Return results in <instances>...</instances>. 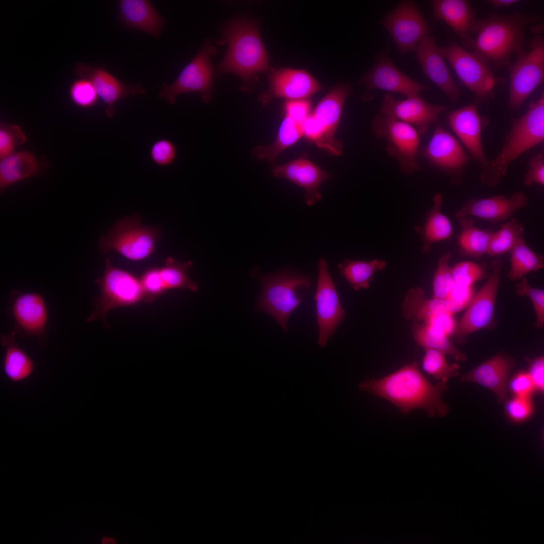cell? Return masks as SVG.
<instances>
[{
    "label": "cell",
    "instance_id": "cell-54",
    "mask_svg": "<svg viewBox=\"0 0 544 544\" xmlns=\"http://www.w3.org/2000/svg\"><path fill=\"white\" fill-rule=\"evenodd\" d=\"M528 374L535 388L543 390L544 387L543 356H540L530 361Z\"/></svg>",
    "mask_w": 544,
    "mask_h": 544
},
{
    "label": "cell",
    "instance_id": "cell-2",
    "mask_svg": "<svg viewBox=\"0 0 544 544\" xmlns=\"http://www.w3.org/2000/svg\"><path fill=\"white\" fill-rule=\"evenodd\" d=\"M222 31L228 49L217 72L237 75L241 80L240 90L251 93L258 80L257 74L270 70L258 22L249 18H237L227 23Z\"/></svg>",
    "mask_w": 544,
    "mask_h": 544
},
{
    "label": "cell",
    "instance_id": "cell-37",
    "mask_svg": "<svg viewBox=\"0 0 544 544\" xmlns=\"http://www.w3.org/2000/svg\"><path fill=\"white\" fill-rule=\"evenodd\" d=\"M509 252L511 266L508 278L511 281L520 280L528 274L544 267L543 255L533 251L526 243L523 236Z\"/></svg>",
    "mask_w": 544,
    "mask_h": 544
},
{
    "label": "cell",
    "instance_id": "cell-24",
    "mask_svg": "<svg viewBox=\"0 0 544 544\" xmlns=\"http://www.w3.org/2000/svg\"><path fill=\"white\" fill-rule=\"evenodd\" d=\"M74 72L80 78L87 79L92 83L98 97L106 105L105 113L109 118L115 115L114 106L118 100L145 92L139 84L133 86L125 84L101 67L79 62L75 67Z\"/></svg>",
    "mask_w": 544,
    "mask_h": 544
},
{
    "label": "cell",
    "instance_id": "cell-53",
    "mask_svg": "<svg viewBox=\"0 0 544 544\" xmlns=\"http://www.w3.org/2000/svg\"><path fill=\"white\" fill-rule=\"evenodd\" d=\"M511 391L516 396L528 398L535 389L528 373L521 372L515 375L510 382Z\"/></svg>",
    "mask_w": 544,
    "mask_h": 544
},
{
    "label": "cell",
    "instance_id": "cell-39",
    "mask_svg": "<svg viewBox=\"0 0 544 544\" xmlns=\"http://www.w3.org/2000/svg\"><path fill=\"white\" fill-rule=\"evenodd\" d=\"M524 231L522 225L515 219L504 223L499 230L492 233L487 254L492 257L509 252L523 236Z\"/></svg>",
    "mask_w": 544,
    "mask_h": 544
},
{
    "label": "cell",
    "instance_id": "cell-50",
    "mask_svg": "<svg viewBox=\"0 0 544 544\" xmlns=\"http://www.w3.org/2000/svg\"><path fill=\"white\" fill-rule=\"evenodd\" d=\"M529 168L525 174L523 183L525 186L533 183L544 185V157L541 154L533 157L529 162Z\"/></svg>",
    "mask_w": 544,
    "mask_h": 544
},
{
    "label": "cell",
    "instance_id": "cell-32",
    "mask_svg": "<svg viewBox=\"0 0 544 544\" xmlns=\"http://www.w3.org/2000/svg\"><path fill=\"white\" fill-rule=\"evenodd\" d=\"M443 194L436 193L433 199L432 209L427 214L426 220L422 228L416 227L423 242L422 252L429 253L432 245L437 242L448 239L453 234V229L449 219L441 212Z\"/></svg>",
    "mask_w": 544,
    "mask_h": 544
},
{
    "label": "cell",
    "instance_id": "cell-56",
    "mask_svg": "<svg viewBox=\"0 0 544 544\" xmlns=\"http://www.w3.org/2000/svg\"><path fill=\"white\" fill-rule=\"evenodd\" d=\"M101 543L103 544L116 543V539L112 537H105L104 536L101 539Z\"/></svg>",
    "mask_w": 544,
    "mask_h": 544
},
{
    "label": "cell",
    "instance_id": "cell-3",
    "mask_svg": "<svg viewBox=\"0 0 544 544\" xmlns=\"http://www.w3.org/2000/svg\"><path fill=\"white\" fill-rule=\"evenodd\" d=\"M539 19L538 15L515 12L506 15L491 13L478 20L471 52L496 69L508 66L512 55L524 50L526 26Z\"/></svg>",
    "mask_w": 544,
    "mask_h": 544
},
{
    "label": "cell",
    "instance_id": "cell-44",
    "mask_svg": "<svg viewBox=\"0 0 544 544\" xmlns=\"http://www.w3.org/2000/svg\"><path fill=\"white\" fill-rule=\"evenodd\" d=\"M515 292L518 296H526L531 301L536 316V326L544 327V291L532 287L526 278L516 285Z\"/></svg>",
    "mask_w": 544,
    "mask_h": 544
},
{
    "label": "cell",
    "instance_id": "cell-41",
    "mask_svg": "<svg viewBox=\"0 0 544 544\" xmlns=\"http://www.w3.org/2000/svg\"><path fill=\"white\" fill-rule=\"evenodd\" d=\"M451 252L443 254L439 259L433 280L432 298L446 299L455 284L449 260Z\"/></svg>",
    "mask_w": 544,
    "mask_h": 544
},
{
    "label": "cell",
    "instance_id": "cell-21",
    "mask_svg": "<svg viewBox=\"0 0 544 544\" xmlns=\"http://www.w3.org/2000/svg\"><path fill=\"white\" fill-rule=\"evenodd\" d=\"M447 120L451 129L480 165L481 172L484 171L489 162L482 140L486 122L479 113L478 104L471 103L451 111L447 115Z\"/></svg>",
    "mask_w": 544,
    "mask_h": 544
},
{
    "label": "cell",
    "instance_id": "cell-20",
    "mask_svg": "<svg viewBox=\"0 0 544 544\" xmlns=\"http://www.w3.org/2000/svg\"><path fill=\"white\" fill-rule=\"evenodd\" d=\"M268 89L258 96L263 106L273 99L289 100L305 99L322 89L320 84L304 70L280 68L270 70Z\"/></svg>",
    "mask_w": 544,
    "mask_h": 544
},
{
    "label": "cell",
    "instance_id": "cell-49",
    "mask_svg": "<svg viewBox=\"0 0 544 544\" xmlns=\"http://www.w3.org/2000/svg\"><path fill=\"white\" fill-rule=\"evenodd\" d=\"M422 323L430 326L448 337L454 334L457 324L453 315L447 312L434 314Z\"/></svg>",
    "mask_w": 544,
    "mask_h": 544
},
{
    "label": "cell",
    "instance_id": "cell-51",
    "mask_svg": "<svg viewBox=\"0 0 544 544\" xmlns=\"http://www.w3.org/2000/svg\"><path fill=\"white\" fill-rule=\"evenodd\" d=\"M532 406L528 398L515 396L507 403L506 411L514 420L522 421L531 413Z\"/></svg>",
    "mask_w": 544,
    "mask_h": 544
},
{
    "label": "cell",
    "instance_id": "cell-6",
    "mask_svg": "<svg viewBox=\"0 0 544 544\" xmlns=\"http://www.w3.org/2000/svg\"><path fill=\"white\" fill-rule=\"evenodd\" d=\"M105 269L101 278L95 279L100 289V295L93 301L94 310L86 318L87 322L98 320L110 328L108 312L116 308L147 303L140 279L131 273L114 267L110 260L105 259Z\"/></svg>",
    "mask_w": 544,
    "mask_h": 544
},
{
    "label": "cell",
    "instance_id": "cell-22",
    "mask_svg": "<svg viewBox=\"0 0 544 544\" xmlns=\"http://www.w3.org/2000/svg\"><path fill=\"white\" fill-rule=\"evenodd\" d=\"M270 172L275 177L284 178L303 188L304 200L312 206L321 200L320 185L331 178V175L307 158L306 154L286 163L271 164Z\"/></svg>",
    "mask_w": 544,
    "mask_h": 544
},
{
    "label": "cell",
    "instance_id": "cell-9",
    "mask_svg": "<svg viewBox=\"0 0 544 544\" xmlns=\"http://www.w3.org/2000/svg\"><path fill=\"white\" fill-rule=\"evenodd\" d=\"M530 50L517 54L509 70V95L508 107L510 111L519 109L524 101L544 80V39L534 38Z\"/></svg>",
    "mask_w": 544,
    "mask_h": 544
},
{
    "label": "cell",
    "instance_id": "cell-42",
    "mask_svg": "<svg viewBox=\"0 0 544 544\" xmlns=\"http://www.w3.org/2000/svg\"><path fill=\"white\" fill-rule=\"evenodd\" d=\"M452 275L456 284L473 286L487 275L485 265L470 261H463L451 267Z\"/></svg>",
    "mask_w": 544,
    "mask_h": 544
},
{
    "label": "cell",
    "instance_id": "cell-31",
    "mask_svg": "<svg viewBox=\"0 0 544 544\" xmlns=\"http://www.w3.org/2000/svg\"><path fill=\"white\" fill-rule=\"evenodd\" d=\"M442 312L455 314L448 299H427L424 290L420 287L410 290L402 304L403 317L414 322H424L432 315Z\"/></svg>",
    "mask_w": 544,
    "mask_h": 544
},
{
    "label": "cell",
    "instance_id": "cell-1",
    "mask_svg": "<svg viewBox=\"0 0 544 544\" xmlns=\"http://www.w3.org/2000/svg\"><path fill=\"white\" fill-rule=\"evenodd\" d=\"M365 392L384 398L403 414L423 409L431 417H444L448 406L442 397L447 388L446 382L434 385L422 374L416 361L380 379H371L359 384Z\"/></svg>",
    "mask_w": 544,
    "mask_h": 544
},
{
    "label": "cell",
    "instance_id": "cell-40",
    "mask_svg": "<svg viewBox=\"0 0 544 544\" xmlns=\"http://www.w3.org/2000/svg\"><path fill=\"white\" fill-rule=\"evenodd\" d=\"M422 360V368L428 374L438 382H446L449 378L459 374V366L457 363L449 364L445 354L434 350H425Z\"/></svg>",
    "mask_w": 544,
    "mask_h": 544
},
{
    "label": "cell",
    "instance_id": "cell-23",
    "mask_svg": "<svg viewBox=\"0 0 544 544\" xmlns=\"http://www.w3.org/2000/svg\"><path fill=\"white\" fill-rule=\"evenodd\" d=\"M529 199L523 191L507 197L496 195L489 197L470 198L465 201L456 213L457 219L473 216L496 224L507 220L518 210L527 207Z\"/></svg>",
    "mask_w": 544,
    "mask_h": 544
},
{
    "label": "cell",
    "instance_id": "cell-25",
    "mask_svg": "<svg viewBox=\"0 0 544 544\" xmlns=\"http://www.w3.org/2000/svg\"><path fill=\"white\" fill-rule=\"evenodd\" d=\"M415 51L423 73L454 103L461 92L451 77L442 56L440 47L430 35L423 38Z\"/></svg>",
    "mask_w": 544,
    "mask_h": 544
},
{
    "label": "cell",
    "instance_id": "cell-55",
    "mask_svg": "<svg viewBox=\"0 0 544 544\" xmlns=\"http://www.w3.org/2000/svg\"><path fill=\"white\" fill-rule=\"evenodd\" d=\"M521 2V1L519 0H488L485 1L486 3L492 5L496 9L510 6Z\"/></svg>",
    "mask_w": 544,
    "mask_h": 544
},
{
    "label": "cell",
    "instance_id": "cell-36",
    "mask_svg": "<svg viewBox=\"0 0 544 544\" xmlns=\"http://www.w3.org/2000/svg\"><path fill=\"white\" fill-rule=\"evenodd\" d=\"M386 262L375 259L371 261L345 259L338 265L341 274L355 291L367 289L373 281V276L383 270Z\"/></svg>",
    "mask_w": 544,
    "mask_h": 544
},
{
    "label": "cell",
    "instance_id": "cell-11",
    "mask_svg": "<svg viewBox=\"0 0 544 544\" xmlns=\"http://www.w3.org/2000/svg\"><path fill=\"white\" fill-rule=\"evenodd\" d=\"M217 52L216 47L209 40L198 51L191 61L181 71L171 85H162L159 96L170 104L175 103L176 97L186 93L197 92L205 103H209L213 94L214 71L210 57Z\"/></svg>",
    "mask_w": 544,
    "mask_h": 544
},
{
    "label": "cell",
    "instance_id": "cell-8",
    "mask_svg": "<svg viewBox=\"0 0 544 544\" xmlns=\"http://www.w3.org/2000/svg\"><path fill=\"white\" fill-rule=\"evenodd\" d=\"M162 238L159 228L143 225L140 215L135 214L116 221L100 238L98 247L103 254L115 251L128 259L139 261L148 257L156 240Z\"/></svg>",
    "mask_w": 544,
    "mask_h": 544
},
{
    "label": "cell",
    "instance_id": "cell-14",
    "mask_svg": "<svg viewBox=\"0 0 544 544\" xmlns=\"http://www.w3.org/2000/svg\"><path fill=\"white\" fill-rule=\"evenodd\" d=\"M419 154L434 167L448 174L452 182L459 185L471 158L460 142L441 125L438 124L428 144Z\"/></svg>",
    "mask_w": 544,
    "mask_h": 544
},
{
    "label": "cell",
    "instance_id": "cell-13",
    "mask_svg": "<svg viewBox=\"0 0 544 544\" xmlns=\"http://www.w3.org/2000/svg\"><path fill=\"white\" fill-rule=\"evenodd\" d=\"M492 273L486 283L475 294L457 324L454 333L456 340L462 343L471 333L490 326L494 320V311L503 266L500 258L491 263Z\"/></svg>",
    "mask_w": 544,
    "mask_h": 544
},
{
    "label": "cell",
    "instance_id": "cell-45",
    "mask_svg": "<svg viewBox=\"0 0 544 544\" xmlns=\"http://www.w3.org/2000/svg\"><path fill=\"white\" fill-rule=\"evenodd\" d=\"M26 141V136L19 125L1 123L0 126L1 159L15 152V147L23 144Z\"/></svg>",
    "mask_w": 544,
    "mask_h": 544
},
{
    "label": "cell",
    "instance_id": "cell-38",
    "mask_svg": "<svg viewBox=\"0 0 544 544\" xmlns=\"http://www.w3.org/2000/svg\"><path fill=\"white\" fill-rule=\"evenodd\" d=\"M191 261L184 262L168 257L164 265L160 268V275L164 287L168 291L173 289H189L192 292L198 290L197 283L188 276V270L192 265Z\"/></svg>",
    "mask_w": 544,
    "mask_h": 544
},
{
    "label": "cell",
    "instance_id": "cell-10",
    "mask_svg": "<svg viewBox=\"0 0 544 544\" xmlns=\"http://www.w3.org/2000/svg\"><path fill=\"white\" fill-rule=\"evenodd\" d=\"M371 127L376 137L386 140L388 155L397 160L402 172L411 174L420 170V134L415 127L380 114L373 119Z\"/></svg>",
    "mask_w": 544,
    "mask_h": 544
},
{
    "label": "cell",
    "instance_id": "cell-7",
    "mask_svg": "<svg viewBox=\"0 0 544 544\" xmlns=\"http://www.w3.org/2000/svg\"><path fill=\"white\" fill-rule=\"evenodd\" d=\"M462 85L475 96L477 104H485L495 96V90L505 80L495 75L490 64L455 41L440 47Z\"/></svg>",
    "mask_w": 544,
    "mask_h": 544
},
{
    "label": "cell",
    "instance_id": "cell-4",
    "mask_svg": "<svg viewBox=\"0 0 544 544\" xmlns=\"http://www.w3.org/2000/svg\"><path fill=\"white\" fill-rule=\"evenodd\" d=\"M544 140L543 94L529 105L522 116L513 118L501 151L487 168L481 172L480 181L493 187L499 184L506 176L511 163L521 154Z\"/></svg>",
    "mask_w": 544,
    "mask_h": 544
},
{
    "label": "cell",
    "instance_id": "cell-30",
    "mask_svg": "<svg viewBox=\"0 0 544 544\" xmlns=\"http://www.w3.org/2000/svg\"><path fill=\"white\" fill-rule=\"evenodd\" d=\"M16 334L2 333L1 343L5 349L3 368L5 376L14 383L28 378L34 370V362L16 341Z\"/></svg>",
    "mask_w": 544,
    "mask_h": 544
},
{
    "label": "cell",
    "instance_id": "cell-27",
    "mask_svg": "<svg viewBox=\"0 0 544 544\" xmlns=\"http://www.w3.org/2000/svg\"><path fill=\"white\" fill-rule=\"evenodd\" d=\"M514 364L513 359L498 354L461 376L460 379L489 389L496 394L499 402L503 403L507 399L506 383Z\"/></svg>",
    "mask_w": 544,
    "mask_h": 544
},
{
    "label": "cell",
    "instance_id": "cell-28",
    "mask_svg": "<svg viewBox=\"0 0 544 544\" xmlns=\"http://www.w3.org/2000/svg\"><path fill=\"white\" fill-rule=\"evenodd\" d=\"M119 18L124 26L139 30L159 37L165 21L150 1L120 0Z\"/></svg>",
    "mask_w": 544,
    "mask_h": 544
},
{
    "label": "cell",
    "instance_id": "cell-43",
    "mask_svg": "<svg viewBox=\"0 0 544 544\" xmlns=\"http://www.w3.org/2000/svg\"><path fill=\"white\" fill-rule=\"evenodd\" d=\"M69 96L71 101L76 106L84 109L94 106L99 98L92 83L83 78L76 80L71 84Z\"/></svg>",
    "mask_w": 544,
    "mask_h": 544
},
{
    "label": "cell",
    "instance_id": "cell-16",
    "mask_svg": "<svg viewBox=\"0 0 544 544\" xmlns=\"http://www.w3.org/2000/svg\"><path fill=\"white\" fill-rule=\"evenodd\" d=\"M8 311L15 322L14 332L22 338L35 336L39 343L46 333L47 312L43 296L36 293L12 291L8 299Z\"/></svg>",
    "mask_w": 544,
    "mask_h": 544
},
{
    "label": "cell",
    "instance_id": "cell-12",
    "mask_svg": "<svg viewBox=\"0 0 544 544\" xmlns=\"http://www.w3.org/2000/svg\"><path fill=\"white\" fill-rule=\"evenodd\" d=\"M380 24L389 33L401 53L415 51L421 40L432 29L416 3L401 1L381 19Z\"/></svg>",
    "mask_w": 544,
    "mask_h": 544
},
{
    "label": "cell",
    "instance_id": "cell-17",
    "mask_svg": "<svg viewBox=\"0 0 544 544\" xmlns=\"http://www.w3.org/2000/svg\"><path fill=\"white\" fill-rule=\"evenodd\" d=\"M352 85H337L318 103L311 113L316 123L319 135L315 145L330 154H342L343 143L335 138L345 102L352 94Z\"/></svg>",
    "mask_w": 544,
    "mask_h": 544
},
{
    "label": "cell",
    "instance_id": "cell-29",
    "mask_svg": "<svg viewBox=\"0 0 544 544\" xmlns=\"http://www.w3.org/2000/svg\"><path fill=\"white\" fill-rule=\"evenodd\" d=\"M304 122L284 114L274 142L268 145H257L251 154L257 160H266L270 164L276 163L277 157L285 150L297 143L304 135Z\"/></svg>",
    "mask_w": 544,
    "mask_h": 544
},
{
    "label": "cell",
    "instance_id": "cell-52",
    "mask_svg": "<svg viewBox=\"0 0 544 544\" xmlns=\"http://www.w3.org/2000/svg\"><path fill=\"white\" fill-rule=\"evenodd\" d=\"M310 107L311 103L306 99L287 101L284 106V114L296 120L304 122L310 113Z\"/></svg>",
    "mask_w": 544,
    "mask_h": 544
},
{
    "label": "cell",
    "instance_id": "cell-26",
    "mask_svg": "<svg viewBox=\"0 0 544 544\" xmlns=\"http://www.w3.org/2000/svg\"><path fill=\"white\" fill-rule=\"evenodd\" d=\"M434 17L445 22L455 32L464 48L471 49L478 20L475 13L466 0L431 1Z\"/></svg>",
    "mask_w": 544,
    "mask_h": 544
},
{
    "label": "cell",
    "instance_id": "cell-15",
    "mask_svg": "<svg viewBox=\"0 0 544 544\" xmlns=\"http://www.w3.org/2000/svg\"><path fill=\"white\" fill-rule=\"evenodd\" d=\"M318 277L315 296L318 327V343L325 347L343 321L346 311L328 269L327 262L321 257L317 263Z\"/></svg>",
    "mask_w": 544,
    "mask_h": 544
},
{
    "label": "cell",
    "instance_id": "cell-35",
    "mask_svg": "<svg viewBox=\"0 0 544 544\" xmlns=\"http://www.w3.org/2000/svg\"><path fill=\"white\" fill-rule=\"evenodd\" d=\"M411 330L417 344L424 350H437L457 361H466L465 354L452 344L449 337L436 329L424 323L414 322Z\"/></svg>",
    "mask_w": 544,
    "mask_h": 544
},
{
    "label": "cell",
    "instance_id": "cell-34",
    "mask_svg": "<svg viewBox=\"0 0 544 544\" xmlns=\"http://www.w3.org/2000/svg\"><path fill=\"white\" fill-rule=\"evenodd\" d=\"M461 231L457 240L459 252L476 259L487 254L492 229L477 227L471 216L459 219Z\"/></svg>",
    "mask_w": 544,
    "mask_h": 544
},
{
    "label": "cell",
    "instance_id": "cell-5",
    "mask_svg": "<svg viewBox=\"0 0 544 544\" xmlns=\"http://www.w3.org/2000/svg\"><path fill=\"white\" fill-rule=\"evenodd\" d=\"M257 277L261 289L256 309L270 315L287 331L289 318L308 295L311 279L290 270L267 275L258 274Z\"/></svg>",
    "mask_w": 544,
    "mask_h": 544
},
{
    "label": "cell",
    "instance_id": "cell-46",
    "mask_svg": "<svg viewBox=\"0 0 544 544\" xmlns=\"http://www.w3.org/2000/svg\"><path fill=\"white\" fill-rule=\"evenodd\" d=\"M140 280L147 303H152L167 291L164 287L159 267L148 268L143 272Z\"/></svg>",
    "mask_w": 544,
    "mask_h": 544
},
{
    "label": "cell",
    "instance_id": "cell-47",
    "mask_svg": "<svg viewBox=\"0 0 544 544\" xmlns=\"http://www.w3.org/2000/svg\"><path fill=\"white\" fill-rule=\"evenodd\" d=\"M176 149L173 143L165 139L155 142L150 150L152 161L156 165L161 167L172 164L176 157Z\"/></svg>",
    "mask_w": 544,
    "mask_h": 544
},
{
    "label": "cell",
    "instance_id": "cell-19",
    "mask_svg": "<svg viewBox=\"0 0 544 544\" xmlns=\"http://www.w3.org/2000/svg\"><path fill=\"white\" fill-rule=\"evenodd\" d=\"M446 109V106L430 103L420 96L397 100L388 93L383 98L379 114L410 124L420 134H424Z\"/></svg>",
    "mask_w": 544,
    "mask_h": 544
},
{
    "label": "cell",
    "instance_id": "cell-18",
    "mask_svg": "<svg viewBox=\"0 0 544 544\" xmlns=\"http://www.w3.org/2000/svg\"><path fill=\"white\" fill-rule=\"evenodd\" d=\"M358 83L363 85L367 91L378 89L400 93L406 98L418 96L429 89L400 71L387 54V49L377 55L372 67Z\"/></svg>",
    "mask_w": 544,
    "mask_h": 544
},
{
    "label": "cell",
    "instance_id": "cell-48",
    "mask_svg": "<svg viewBox=\"0 0 544 544\" xmlns=\"http://www.w3.org/2000/svg\"><path fill=\"white\" fill-rule=\"evenodd\" d=\"M475 295L473 286L454 284L447 298L452 303L455 313L466 308Z\"/></svg>",
    "mask_w": 544,
    "mask_h": 544
},
{
    "label": "cell",
    "instance_id": "cell-33",
    "mask_svg": "<svg viewBox=\"0 0 544 544\" xmlns=\"http://www.w3.org/2000/svg\"><path fill=\"white\" fill-rule=\"evenodd\" d=\"M38 163L34 155L29 151L13 153L1 159L0 188L8 186L34 175Z\"/></svg>",
    "mask_w": 544,
    "mask_h": 544
}]
</instances>
